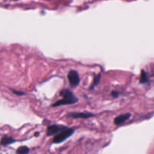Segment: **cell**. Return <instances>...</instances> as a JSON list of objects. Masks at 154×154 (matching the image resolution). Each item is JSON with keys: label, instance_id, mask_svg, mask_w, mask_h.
<instances>
[{"label": "cell", "instance_id": "1", "mask_svg": "<svg viewBox=\"0 0 154 154\" xmlns=\"http://www.w3.org/2000/svg\"><path fill=\"white\" fill-rule=\"evenodd\" d=\"M74 129L67 127L64 130L56 134V135L54 137V140H53V142H54V144H60V143L64 141L65 140H66L68 138H69L70 136L72 135V134L74 133Z\"/></svg>", "mask_w": 154, "mask_h": 154}, {"label": "cell", "instance_id": "2", "mask_svg": "<svg viewBox=\"0 0 154 154\" xmlns=\"http://www.w3.org/2000/svg\"><path fill=\"white\" fill-rule=\"evenodd\" d=\"M68 78L69 83L72 87H75L80 83V77L78 72L75 70H71L68 74Z\"/></svg>", "mask_w": 154, "mask_h": 154}, {"label": "cell", "instance_id": "3", "mask_svg": "<svg viewBox=\"0 0 154 154\" xmlns=\"http://www.w3.org/2000/svg\"><path fill=\"white\" fill-rule=\"evenodd\" d=\"M66 128L67 127L65 126V125H57V124H54V125H50V126H48L47 129V135L50 136L53 135H55V134H58L61 131L66 129Z\"/></svg>", "mask_w": 154, "mask_h": 154}, {"label": "cell", "instance_id": "4", "mask_svg": "<svg viewBox=\"0 0 154 154\" xmlns=\"http://www.w3.org/2000/svg\"><path fill=\"white\" fill-rule=\"evenodd\" d=\"M78 101L77 99H64L62 98V99L59 101H56L54 104H53V107H57V106H60V105H72V104H74Z\"/></svg>", "mask_w": 154, "mask_h": 154}, {"label": "cell", "instance_id": "5", "mask_svg": "<svg viewBox=\"0 0 154 154\" xmlns=\"http://www.w3.org/2000/svg\"><path fill=\"white\" fill-rule=\"evenodd\" d=\"M130 117H131V114L130 113L123 114H121V115L117 116L114 119V123L117 125H120L123 123H125L127 119H129Z\"/></svg>", "mask_w": 154, "mask_h": 154}, {"label": "cell", "instance_id": "6", "mask_svg": "<svg viewBox=\"0 0 154 154\" xmlns=\"http://www.w3.org/2000/svg\"><path fill=\"white\" fill-rule=\"evenodd\" d=\"M68 116L72 118H83L86 119L94 116V114L92 113H83V112H74V113H69Z\"/></svg>", "mask_w": 154, "mask_h": 154}, {"label": "cell", "instance_id": "7", "mask_svg": "<svg viewBox=\"0 0 154 154\" xmlns=\"http://www.w3.org/2000/svg\"><path fill=\"white\" fill-rule=\"evenodd\" d=\"M60 95L64 99H76V97L74 96L73 92L71 90H69L68 89H64V90H62L60 92Z\"/></svg>", "mask_w": 154, "mask_h": 154}, {"label": "cell", "instance_id": "8", "mask_svg": "<svg viewBox=\"0 0 154 154\" xmlns=\"http://www.w3.org/2000/svg\"><path fill=\"white\" fill-rule=\"evenodd\" d=\"M16 141V140L15 138H13L12 137H9V136H4L1 140V144L6 146V145H9V144H13L14 142Z\"/></svg>", "mask_w": 154, "mask_h": 154}, {"label": "cell", "instance_id": "9", "mask_svg": "<svg viewBox=\"0 0 154 154\" xmlns=\"http://www.w3.org/2000/svg\"><path fill=\"white\" fill-rule=\"evenodd\" d=\"M148 81V77L147 74L144 70H141V78H140V83L141 84H145Z\"/></svg>", "mask_w": 154, "mask_h": 154}, {"label": "cell", "instance_id": "10", "mask_svg": "<svg viewBox=\"0 0 154 154\" xmlns=\"http://www.w3.org/2000/svg\"><path fill=\"white\" fill-rule=\"evenodd\" d=\"M29 148L27 146H22L17 150V154H29Z\"/></svg>", "mask_w": 154, "mask_h": 154}, {"label": "cell", "instance_id": "11", "mask_svg": "<svg viewBox=\"0 0 154 154\" xmlns=\"http://www.w3.org/2000/svg\"><path fill=\"white\" fill-rule=\"evenodd\" d=\"M101 79V74H99L98 75L94 78V80H93V82H92V85L90 86V90H93V89L97 86V85L99 84V81H100Z\"/></svg>", "mask_w": 154, "mask_h": 154}, {"label": "cell", "instance_id": "12", "mask_svg": "<svg viewBox=\"0 0 154 154\" xmlns=\"http://www.w3.org/2000/svg\"><path fill=\"white\" fill-rule=\"evenodd\" d=\"M111 96L114 98H117V97L119 96V92H117V91H112L111 92Z\"/></svg>", "mask_w": 154, "mask_h": 154}, {"label": "cell", "instance_id": "13", "mask_svg": "<svg viewBox=\"0 0 154 154\" xmlns=\"http://www.w3.org/2000/svg\"><path fill=\"white\" fill-rule=\"evenodd\" d=\"M12 91H13V92H15V94H17V95H20V96H22V95L24 94V93H23V92H17V91H15V90H12Z\"/></svg>", "mask_w": 154, "mask_h": 154}]
</instances>
